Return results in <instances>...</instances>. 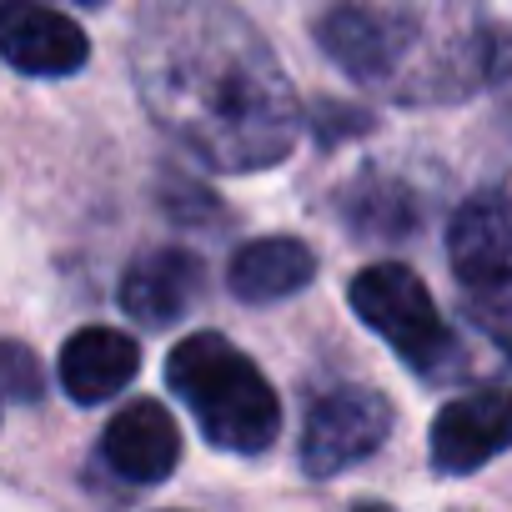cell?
I'll use <instances>...</instances> for the list:
<instances>
[{"instance_id": "6da1fadb", "label": "cell", "mask_w": 512, "mask_h": 512, "mask_svg": "<svg viewBox=\"0 0 512 512\" xmlns=\"http://www.w3.org/2000/svg\"><path fill=\"white\" fill-rule=\"evenodd\" d=\"M131 76L151 121L216 171H267L297 146L287 71L221 0H151L131 36Z\"/></svg>"}, {"instance_id": "7a4b0ae2", "label": "cell", "mask_w": 512, "mask_h": 512, "mask_svg": "<svg viewBox=\"0 0 512 512\" xmlns=\"http://www.w3.org/2000/svg\"><path fill=\"white\" fill-rule=\"evenodd\" d=\"M166 387L191 407L206 442L221 452H267L282 432V402L246 352L221 332H196L171 347Z\"/></svg>"}, {"instance_id": "3957f363", "label": "cell", "mask_w": 512, "mask_h": 512, "mask_svg": "<svg viewBox=\"0 0 512 512\" xmlns=\"http://www.w3.org/2000/svg\"><path fill=\"white\" fill-rule=\"evenodd\" d=\"M352 297V312L407 362L417 367L422 377H442L452 372L457 362V342L432 302V292L422 287V277L402 262H377V267H362L347 287Z\"/></svg>"}, {"instance_id": "277c9868", "label": "cell", "mask_w": 512, "mask_h": 512, "mask_svg": "<svg viewBox=\"0 0 512 512\" xmlns=\"http://www.w3.org/2000/svg\"><path fill=\"white\" fill-rule=\"evenodd\" d=\"M392 432V402L372 387H337L312 402L302 427V467L312 477H337L372 457Z\"/></svg>"}, {"instance_id": "5b68a950", "label": "cell", "mask_w": 512, "mask_h": 512, "mask_svg": "<svg viewBox=\"0 0 512 512\" xmlns=\"http://www.w3.org/2000/svg\"><path fill=\"white\" fill-rule=\"evenodd\" d=\"M507 447H512V392L507 387L467 392L432 417V467L447 477H467L482 462L502 457Z\"/></svg>"}, {"instance_id": "8992f818", "label": "cell", "mask_w": 512, "mask_h": 512, "mask_svg": "<svg viewBox=\"0 0 512 512\" xmlns=\"http://www.w3.org/2000/svg\"><path fill=\"white\" fill-rule=\"evenodd\" d=\"M447 262L467 292H502L512 282V196L477 191L447 226Z\"/></svg>"}, {"instance_id": "52a82bcc", "label": "cell", "mask_w": 512, "mask_h": 512, "mask_svg": "<svg viewBox=\"0 0 512 512\" xmlns=\"http://www.w3.org/2000/svg\"><path fill=\"white\" fill-rule=\"evenodd\" d=\"M0 56L21 76H76L91 61V41L81 26L41 0H6L0 6Z\"/></svg>"}, {"instance_id": "ba28073f", "label": "cell", "mask_w": 512, "mask_h": 512, "mask_svg": "<svg viewBox=\"0 0 512 512\" xmlns=\"http://www.w3.org/2000/svg\"><path fill=\"white\" fill-rule=\"evenodd\" d=\"M101 457L111 462L116 477L126 482H166L181 462V432H176V417L141 397V402H126L111 422H106V437H101Z\"/></svg>"}, {"instance_id": "9c48e42d", "label": "cell", "mask_w": 512, "mask_h": 512, "mask_svg": "<svg viewBox=\"0 0 512 512\" xmlns=\"http://www.w3.org/2000/svg\"><path fill=\"white\" fill-rule=\"evenodd\" d=\"M201 256L186 246H156L126 267L121 277V307L141 322V327H171L176 317H186V307L201 292Z\"/></svg>"}, {"instance_id": "30bf717a", "label": "cell", "mask_w": 512, "mask_h": 512, "mask_svg": "<svg viewBox=\"0 0 512 512\" xmlns=\"http://www.w3.org/2000/svg\"><path fill=\"white\" fill-rule=\"evenodd\" d=\"M136 372H141V347L116 327H81L61 347V387L81 407L111 402L121 387H131Z\"/></svg>"}, {"instance_id": "8fae6325", "label": "cell", "mask_w": 512, "mask_h": 512, "mask_svg": "<svg viewBox=\"0 0 512 512\" xmlns=\"http://www.w3.org/2000/svg\"><path fill=\"white\" fill-rule=\"evenodd\" d=\"M317 277V251L297 236H262L231 256V292L241 302H282Z\"/></svg>"}, {"instance_id": "7c38bea8", "label": "cell", "mask_w": 512, "mask_h": 512, "mask_svg": "<svg viewBox=\"0 0 512 512\" xmlns=\"http://www.w3.org/2000/svg\"><path fill=\"white\" fill-rule=\"evenodd\" d=\"M322 51L357 81H382L397 61V21L362 11V6H337L322 26H317Z\"/></svg>"}, {"instance_id": "4fadbf2b", "label": "cell", "mask_w": 512, "mask_h": 512, "mask_svg": "<svg viewBox=\"0 0 512 512\" xmlns=\"http://www.w3.org/2000/svg\"><path fill=\"white\" fill-rule=\"evenodd\" d=\"M6 382H11V402H31L41 397V377H36V362L21 342L6 347Z\"/></svg>"}, {"instance_id": "5bb4252c", "label": "cell", "mask_w": 512, "mask_h": 512, "mask_svg": "<svg viewBox=\"0 0 512 512\" xmlns=\"http://www.w3.org/2000/svg\"><path fill=\"white\" fill-rule=\"evenodd\" d=\"M352 512H392V507H387V502H357Z\"/></svg>"}, {"instance_id": "9a60e30c", "label": "cell", "mask_w": 512, "mask_h": 512, "mask_svg": "<svg viewBox=\"0 0 512 512\" xmlns=\"http://www.w3.org/2000/svg\"><path fill=\"white\" fill-rule=\"evenodd\" d=\"M81 6H106V0H81Z\"/></svg>"}]
</instances>
